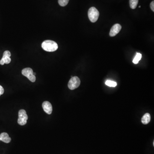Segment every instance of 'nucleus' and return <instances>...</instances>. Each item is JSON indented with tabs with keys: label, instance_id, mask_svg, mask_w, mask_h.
<instances>
[{
	"label": "nucleus",
	"instance_id": "obj_19",
	"mask_svg": "<svg viewBox=\"0 0 154 154\" xmlns=\"http://www.w3.org/2000/svg\"><path fill=\"white\" fill-rule=\"evenodd\" d=\"M1 140V136H0V141Z\"/></svg>",
	"mask_w": 154,
	"mask_h": 154
},
{
	"label": "nucleus",
	"instance_id": "obj_10",
	"mask_svg": "<svg viewBox=\"0 0 154 154\" xmlns=\"http://www.w3.org/2000/svg\"><path fill=\"white\" fill-rule=\"evenodd\" d=\"M11 61V60L10 57L3 56L2 58L0 60V64L3 65L4 64H9L10 63Z\"/></svg>",
	"mask_w": 154,
	"mask_h": 154
},
{
	"label": "nucleus",
	"instance_id": "obj_3",
	"mask_svg": "<svg viewBox=\"0 0 154 154\" xmlns=\"http://www.w3.org/2000/svg\"><path fill=\"white\" fill-rule=\"evenodd\" d=\"M22 74L25 77H27L32 82H34L36 77L33 75V70L30 68H26L22 70Z\"/></svg>",
	"mask_w": 154,
	"mask_h": 154
},
{
	"label": "nucleus",
	"instance_id": "obj_1",
	"mask_svg": "<svg viewBox=\"0 0 154 154\" xmlns=\"http://www.w3.org/2000/svg\"><path fill=\"white\" fill-rule=\"evenodd\" d=\"M42 47L45 51L54 52L58 49V45L54 41L47 40L44 41L42 44Z\"/></svg>",
	"mask_w": 154,
	"mask_h": 154
},
{
	"label": "nucleus",
	"instance_id": "obj_8",
	"mask_svg": "<svg viewBox=\"0 0 154 154\" xmlns=\"http://www.w3.org/2000/svg\"><path fill=\"white\" fill-rule=\"evenodd\" d=\"M1 141L5 143H9L11 141V139L7 133H2L1 134Z\"/></svg>",
	"mask_w": 154,
	"mask_h": 154
},
{
	"label": "nucleus",
	"instance_id": "obj_6",
	"mask_svg": "<svg viewBox=\"0 0 154 154\" xmlns=\"http://www.w3.org/2000/svg\"><path fill=\"white\" fill-rule=\"evenodd\" d=\"M121 29H122V26L120 24H116L114 25L110 29V34H109L110 36L113 37V36H115L120 32Z\"/></svg>",
	"mask_w": 154,
	"mask_h": 154
},
{
	"label": "nucleus",
	"instance_id": "obj_7",
	"mask_svg": "<svg viewBox=\"0 0 154 154\" xmlns=\"http://www.w3.org/2000/svg\"><path fill=\"white\" fill-rule=\"evenodd\" d=\"M42 106L45 113H47L48 114H51L52 113V105L49 101H45L43 102Z\"/></svg>",
	"mask_w": 154,
	"mask_h": 154
},
{
	"label": "nucleus",
	"instance_id": "obj_12",
	"mask_svg": "<svg viewBox=\"0 0 154 154\" xmlns=\"http://www.w3.org/2000/svg\"><path fill=\"white\" fill-rule=\"evenodd\" d=\"M142 58V55L140 53H137V55L133 60V63L134 64H138L139 61L141 60Z\"/></svg>",
	"mask_w": 154,
	"mask_h": 154
},
{
	"label": "nucleus",
	"instance_id": "obj_5",
	"mask_svg": "<svg viewBox=\"0 0 154 154\" xmlns=\"http://www.w3.org/2000/svg\"><path fill=\"white\" fill-rule=\"evenodd\" d=\"M81 84V81L77 76L72 77L68 83V88L70 90H74L79 87Z\"/></svg>",
	"mask_w": 154,
	"mask_h": 154
},
{
	"label": "nucleus",
	"instance_id": "obj_13",
	"mask_svg": "<svg viewBox=\"0 0 154 154\" xmlns=\"http://www.w3.org/2000/svg\"><path fill=\"white\" fill-rule=\"evenodd\" d=\"M105 84L107 86L110 87H115L117 85V83L116 82L113 81H110V80H107L105 82Z\"/></svg>",
	"mask_w": 154,
	"mask_h": 154
},
{
	"label": "nucleus",
	"instance_id": "obj_15",
	"mask_svg": "<svg viewBox=\"0 0 154 154\" xmlns=\"http://www.w3.org/2000/svg\"><path fill=\"white\" fill-rule=\"evenodd\" d=\"M11 55V53L9 51H6L3 53V57H10Z\"/></svg>",
	"mask_w": 154,
	"mask_h": 154
},
{
	"label": "nucleus",
	"instance_id": "obj_9",
	"mask_svg": "<svg viewBox=\"0 0 154 154\" xmlns=\"http://www.w3.org/2000/svg\"><path fill=\"white\" fill-rule=\"evenodd\" d=\"M151 120V116L150 114L146 113L143 115L141 119V122L144 125L148 124L150 122Z\"/></svg>",
	"mask_w": 154,
	"mask_h": 154
},
{
	"label": "nucleus",
	"instance_id": "obj_2",
	"mask_svg": "<svg viewBox=\"0 0 154 154\" xmlns=\"http://www.w3.org/2000/svg\"><path fill=\"white\" fill-rule=\"evenodd\" d=\"M88 15L90 21L94 23L98 19L99 12L95 7H92L88 10Z\"/></svg>",
	"mask_w": 154,
	"mask_h": 154
},
{
	"label": "nucleus",
	"instance_id": "obj_17",
	"mask_svg": "<svg viewBox=\"0 0 154 154\" xmlns=\"http://www.w3.org/2000/svg\"><path fill=\"white\" fill-rule=\"evenodd\" d=\"M3 93H4V89L1 85H0V96L3 94Z\"/></svg>",
	"mask_w": 154,
	"mask_h": 154
},
{
	"label": "nucleus",
	"instance_id": "obj_11",
	"mask_svg": "<svg viewBox=\"0 0 154 154\" xmlns=\"http://www.w3.org/2000/svg\"><path fill=\"white\" fill-rule=\"evenodd\" d=\"M139 0H129V4L130 8L132 9H135L137 8L138 3Z\"/></svg>",
	"mask_w": 154,
	"mask_h": 154
},
{
	"label": "nucleus",
	"instance_id": "obj_18",
	"mask_svg": "<svg viewBox=\"0 0 154 154\" xmlns=\"http://www.w3.org/2000/svg\"><path fill=\"white\" fill-rule=\"evenodd\" d=\"M139 8H141V6H140L139 7Z\"/></svg>",
	"mask_w": 154,
	"mask_h": 154
},
{
	"label": "nucleus",
	"instance_id": "obj_16",
	"mask_svg": "<svg viewBox=\"0 0 154 154\" xmlns=\"http://www.w3.org/2000/svg\"><path fill=\"white\" fill-rule=\"evenodd\" d=\"M150 8L152 11L154 12V1H153L150 3Z\"/></svg>",
	"mask_w": 154,
	"mask_h": 154
},
{
	"label": "nucleus",
	"instance_id": "obj_14",
	"mask_svg": "<svg viewBox=\"0 0 154 154\" xmlns=\"http://www.w3.org/2000/svg\"><path fill=\"white\" fill-rule=\"evenodd\" d=\"M69 0H58V3L61 7H65L68 3Z\"/></svg>",
	"mask_w": 154,
	"mask_h": 154
},
{
	"label": "nucleus",
	"instance_id": "obj_4",
	"mask_svg": "<svg viewBox=\"0 0 154 154\" xmlns=\"http://www.w3.org/2000/svg\"><path fill=\"white\" fill-rule=\"evenodd\" d=\"M28 116L25 110L21 109L18 112V123L21 125H25L27 123Z\"/></svg>",
	"mask_w": 154,
	"mask_h": 154
}]
</instances>
